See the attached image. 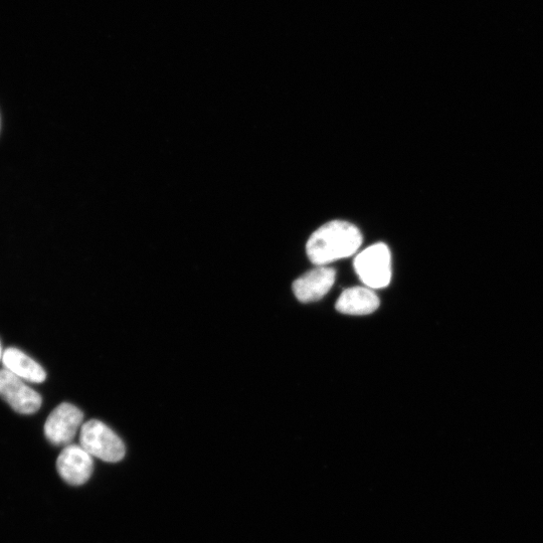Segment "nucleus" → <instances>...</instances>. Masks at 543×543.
<instances>
[{
    "label": "nucleus",
    "mask_w": 543,
    "mask_h": 543,
    "mask_svg": "<svg viewBox=\"0 0 543 543\" xmlns=\"http://www.w3.org/2000/svg\"><path fill=\"white\" fill-rule=\"evenodd\" d=\"M361 244L362 235L354 225L333 221L319 228L310 237L306 251L313 264L325 266L352 256Z\"/></svg>",
    "instance_id": "f257e3e1"
},
{
    "label": "nucleus",
    "mask_w": 543,
    "mask_h": 543,
    "mask_svg": "<svg viewBox=\"0 0 543 543\" xmlns=\"http://www.w3.org/2000/svg\"><path fill=\"white\" fill-rule=\"evenodd\" d=\"M80 445L93 457L116 463L125 456V445L106 424L90 420L81 428Z\"/></svg>",
    "instance_id": "f03ea898"
},
{
    "label": "nucleus",
    "mask_w": 543,
    "mask_h": 543,
    "mask_svg": "<svg viewBox=\"0 0 543 543\" xmlns=\"http://www.w3.org/2000/svg\"><path fill=\"white\" fill-rule=\"evenodd\" d=\"M354 268L369 288H386L392 280V256L388 246L380 243L362 251L354 260Z\"/></svg>",
    "instance_id": "7ed1b4c3"
},
{
    "label": "nucleus",
    "mask_w": 543,
    "mask_h": 543,
    "mask_svg": "<svg viewBox=\"0 0 543 543\" xmlns=\"http://www.w3.org/2000/svg\"><path fill=\"white\" fill-rule=\"evenodd\" d=\"M84 414L76 406L64 403L58 406L45 424L46 438L53 445H70L84 425Z\"/></svg>",
    "instance_id": "20e7f679"
},
{
    "label": "nucleus",
    "mask_w": 543,
    "mask_h": 543,
    "mask_svg": "<svg viewBox=\"0 0 543 543\" xmlns=\"http://www.w3.org/2000/svg\"><path fill=\"white\" fill-rule=\"evenodd\" d=\"M0 397L12 409L23 415L37 413L42 407V397L26 382L7 370H0Z\"/></svg>",
    "instance_id": "39448f33"
},
{
    "label": "nucleus",
    "mask_w": 543,
    "mask_h": 543,
    "mask_svg": "<svg viewBox=\"0 0 543 543\" xmlns=\"http://www.w3.org/2000/svg\"><path fill=\"white\" fill-rule=\"evenodd\" d=\"M60 476L70 485L85 484L92 476L94 469L93 456L81 445H68L57 460Z\"/></svg>",
    "instance_id": "423d86ee"
},
{
    "label": "nucleus",
    "mask_w": 543,
    "mask_h": 543,
    "mask_svg": "<svg viewBox=\"0 0 543 543\" xmlns=\"http://www.w3.org/2000/svg\"><path fill=\"white\" fill-rule=\"evenodd\" d=\"M335 276L334 269L319 266L294 282V294L303 303L320 300L332 288Z\"/></svg>",
    "instance_id": "0eeeda50"
},
{
    "label": "nucleus",
    "mask_w": 543,
    "mask_h": 543,
    "mask_svg": "<svg viewBox=\"0 0 543 543\" xmlns=\"http://www.w3.org/2000/svg\"><path fill=\"white\" fill-rule=\"evenodd\" d=\"M3 364L5 370L25 382L41 384L47 379V374L42 366L18 348L10 347L4 351Z\"/></svg>",
    "instance_id": "6e6552de"
},
{
    "label": "nucleus",
    "mask_w": 543,
    "mask_h": 543,
    "mask_svg": "<svg viewBox=\"0 0 543 543\" xmlns=\"http://www.w3.org/2000/svg\"><path fill=\"white\" fill-rule=\"evenodd\" d=\"M379 306V297L371 289L364 287L345 290L336 303L337 311L347 315H369Z\"/></svg>",
    "instance_id": "1a4fd4ad"
},
{
    "label": "nucleus",
    "mask_w": 543,
    "mask_h": 543,
    "mask_svg": "<svg viewBox=\"0 0 543 543\" xmlns=\"http://www.w3.org/2000/svg\"><path fill=\"white\" fill-rule=\"evenodd\" d=\"M4 351L2 348V344H0V360H3Z\"/></svg>",
    "instance_id": "9d476101"
}]
</instances>
